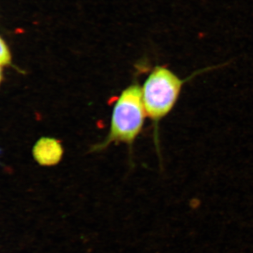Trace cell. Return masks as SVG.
<instances>
[{"instance_id":"5","label":"cell","mask_w":253,"mask_h":253,"mask_svg":"<svg viewBox=\"0 0 253 253\" xmlns=\"http://www.w3.org/2000/svg\"><path fill=\"white\" fill-rule=\"evenodd\" d=\"M2 81V70H1V66H0V83Z\"/></svg>"},{"instance_id":"3","label":"cell","mask_w":253,"mask_h":253,"mask_svg":"<svg viewBox=\"0 0 253 253\" xmlns=\"http://www.w3.org/2000/svg\"><path fill=\"white\" fill-rule=\"evenodd\" d=\"M64 154L62 143L54 137H42L33 146V158L38 164L51 167L59 164Z\"/></svg>"},{"instance_id":"4","label":"cell","mask_w":253,"mask_h":253,"mask_svg":"<svg viewBox=\"0 0 253 253\" xmlns=\"http://www.w3.org/2000/svg\"><path fill=\"white\" fill-rule=\"evenodd\" d=\"M11 55L9 48L0 37V66H7L11 63Z\"/></svg>"},{"instance_id":"1","label":"cell","mask_w":253,"mask_h":253,"mask_svg":"<svg viewBox=\"0 0 253 253\" xmlns=\"http://www.w3.org/2000/svg\"><path fill=\"white\" fill-rule=\"evenodd\" d=\"M212 68L200 70L186 78L179 77L165 66H157L152 70L141 86V94L146 116L154 124L156 142L158 141L159 123L174 109L184 84L200 73Z\"/></svg>"},{"instance_id":"2","label":"cell","mask_w":253,"mask_h":253,"mask_svg":"<svg viewBox=\"0 0 253 253\" xmlns=\"http://www.w3.org/2000/svg\"><path fill=\"white\" fill-rule=\"evenodd\" d=\"M146 118L141 86L132 83L123 89L113 105L107 136L93 146L91 151H103L111 144H125L131 147L142 131Z\"/></svg>"}]
</instances>
